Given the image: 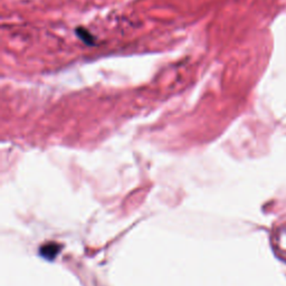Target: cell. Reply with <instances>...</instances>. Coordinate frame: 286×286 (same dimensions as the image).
<instances>
[{
  "label": "cell",
  "instance_id": "obj_1",
  "mask_svg": "<svg viewBox=\"0 0 286 286\" xmlns=\"http://www.w3.org/2000/svg\"><path fill=\"white\" fill-rule=\"evenodd\" d=\"M76 32H77V34L80 35V37L82 38V40L85 42H87V44H93V38L90 35V33L86 32V30L83 29V28H79L76 30Z\"/></svg>",
  "mask_w": 286,
  "mask_h": 286
}]
</instances>
